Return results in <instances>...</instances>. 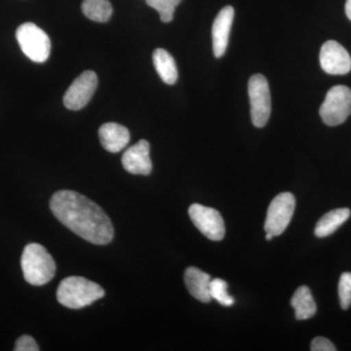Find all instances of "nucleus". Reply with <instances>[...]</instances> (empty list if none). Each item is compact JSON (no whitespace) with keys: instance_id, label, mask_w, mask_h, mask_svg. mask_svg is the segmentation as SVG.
I'll return each mask as SVG.
<instances>
[{"instance_id":"obj_24","label":"nucleus","mask_w":351,"mask_h":351,"mask_svg":"<svg viewBox=\"0 0 351 351\" xmlns=\"http://www.w3.org/2000/svg\"><path fill=\"white\" fill-rule=\"evenodd\" d=\"M346 14L348 19L351 21V0H346Z\"/></svg>"},{"instance_id":"obj_18","label":"nucleus","mask_w":351,"mask_h":351,"mask_svg":"<svg viewBox=\"0 0 351 351\" xmlns=\"http://www.w3.org/2000/svg\"><path fill=\"white\" fill-rule=\"evenodd\" d=\"M82 12L88 19L106 23L112 17V6L108 0H83Z\"/></svg>"},{"instance_id":"obj_5","label":"nucleus","mask_w":351,"mask_h":351,"mask_svg":"<svg viewBox=\"0 0 351 351\" xmlns=\"http://www.w3.org/2000/svg\"><path fill=\"white\" fill-rule=\"evenodd\" d=\"M320 117L328 126L343 123L351 113V89L345 85H337L328 91L321 105Z\"/></svg>"},{"instance_id":"obj_12","label":"nucleus","mask_w":351,"mask_h":351,"mask_svg":"<svg viewBox=\"0 0 351 351\" xmlns=\"http://www.w3.org/2000/svg\"><path fill=\"white\" fill-rule=\"evenodd\" d=\"M233 19H234V9L232 6H226L219 11L214 21L213 27H212V39H213V52L216 58L223 57L228 49Z\"/></svg>"},{"instance_id":"obj_21","label":"nucleus","mask_w":351,"mask_h":351,"mask_svg":"<svg viewBox=\"0 0 351 351\" xmlns=\"http://www.w3.org/2000/svg\"><path fill=\"white\" fill-rule=\"evenodd\" d=\"M339 297L343 309L351 306V272H343L339 278Z\"/></svg>"},{"instance_id":"obj_20","label":"nucleus","mask_w":351,"mask_h":351,"mask_svg":"<svg viewBox=\"0 0 351 351\" xmlns=\"http://www.w3.org/2000/svg\"><path fill=\"white\" fill-rule=\"evenodd\" d=\"M181 2L182 0H147V5L156 9L163 23H170L173 20L176 7Z\"/></svg>"},{"instance_id":"obj_14","label":"nucleus","mask_w":351,"mask_h":351,"mask_svg":"<svg viewBox=\"0 0 351 351\" xmlns=\"http://www.w3.org/2000/svg\"><path fill=\"white\" fill-rule=\"evenodd\" d=\"M211 276L197 267H191L184 272V283L189 292L193 297L202 302H209L212 298L210 295Z\"/></svg>"},{"instance_id":"obj_2","label":"nucleus","mask_w":351,"mask_h":351,"mask_svg":"<svg viewBox=\"0 0 351 351\" xmlns=\"http://www.w3.org/2000/svg\"><path fill=\"white\" fill-rule=\"evenodd\" d=\"M105 295V290L99 284L82 276L64 278L57 290L58 302L71 309L90 306Z\"/></svg>"},{"instance_id":"obj_13","label":"nucleus","mask_w":351,"mask_h":351,"mask_svg":"<svg viewBox=\"0 0 351 351\" xmlns=\"http://www.w3.org/2000/svg\"><path fill=\"white\" fill-rule=\"evenodd\" d=\"M99 138L106 151L117 154L121 152L130 142V132L125 126L110 122L100 127Z\"/></svg>"},{"instance_id":"obj_16","label":"nucleus","mask_w":351,"mask_h":351,"mask_svg":"<svg viewBox=\"0 0 351 351\" xmlns=\"http://www.w3.org/2000/svg\"><path fill=\"white\" fill-rule=\"evenodd\" d=\"M154 68H156L157 73L160 76L161 80L166 84L173 85L178 80V69L174 58L168 51L158 48L154 52Z\"/></svg>"},{"instance_id":"obj_1","label":"nucleus","mask_w":351,"mask_h":351,"mask_svg":"<svg viewBox=\"0 0 351 351\" xmlns=\"http://www.w3.org/2000/svg\"><path fill=\"white\" fill-rule=\"evenodd\" d=\"M52 213L64 226L90 243H110L114 235L112 221L93 201L73 191H57L50 201Z\"/></svg>"},{"instance_id":"obj_22","label":"nucleus","mask_w":351,"mask_h":351,"mask_svg":"<svg viewBox=\"0 0 351 351\" xmlns=\"http://www.w3.org/2000/svg\"><path fill=\"white\" fill-rule=\"evenodd\" d=\"M16 351H38L39 348L36 341L31 336L20 337L18 341H16L15 348Z\"/></svg>"},{"instance_id":"obj_8","label":"nucleus","mask_w":351,"mask_h":351,"mask_svg":"<svg viewBox=\"0 0 351 351\" xmlns=\"http://www.w3.org/2000/svg\"><path fill=\"white\" fill-rule=\"evenodd\" d=\"M189 214L193 225L208 239L219 241L225 237V221L216 209L195 203L189 207Z\"/></svg>"},{"instance_id":"obj_7","label":"nucleus","mask_w":351,"mask_h":351,"mask_svg":"<svg viewBox=\"0 0 351 351\" xmlns=\"http://www.w3.org/2000/svg\"><path fill=\"white\" fill-rule=\"evenodd\" d=\"M295 207V199L292 193H282L274 198L267 210L265 232L270 233L274 237L282 234L290 223Z\"/></svg>"},{"instance_id":"obj_23","label":"nucleus","mask_w":351,"mask_h":351,"mask_svg":"<svg viewBox=\"0 0 351 351\" xmlns=\"http://www.w3.org/2000/svg\"><path fill=\"white\" fill-rule=\"evenodd\" d=\"M311 350L313 351H336L337 348L332 341L323 337H317L311 341Z\"/></svg>"},{"instance_id":"obj_9","label":"nucleus","mask_w":351,"mask_h":351,"mask_svg":"<svg viewBox=\"0 0 351 351\" xmlns=\"http://www.w3.org/2000/svg\"><path fill=\"white\" fill-rule=\"evenodd\" d=\"M98 86V76L92 71L82 73L66 90L64 96V107L80 110L87 106Z\"/></svg>"},{"instance_id":"obj_10","label":"nucleus","mask_w":351,"mask_h":351,"mask_svg":"<svg viewBox=\"0 0 351 351\" xmlns=\"http://www.w3.org/2000/svg\"><path fill=\"white\" fill-rule=\"evenodd\" d=\"M321 68L332 75H343L351 71V57L343 45L335 40H328L321 47Z\"/></svg>"},{"instance_id":"obj_11","label":"nucleus","mask_w":351,"mask_h":351,"mask_svg":"<svg viewBox=\"0 0 351 351\" xmlns=\"http://www.w3.org/2000/svg\"><path fill=\"white\" fill-rule=\"evenodd\" d=\"M122 165L127 172L133 175L151 174L152 163L149 157V144L147 141H138L129 147L122 156Z\"/></svg>"},{"instance_id":"obj_3","label":"nucleus","mask_w":351,"mask_h":351,"mask_svg":"<svg viewBox=\"0 0 351 351\" xmlns=\"http://www.w3.org/2000/svg\"><path fill=\"white\" fill-rule=\"evenodd\" d=\"M21 267L25 281L34 286H43L52 280L56 272L54 258L43 245H27L21 258Z\"/></svg>"},{"instance_id":"obj_19","label":"nucleus","mask_w":351,"mask_h":351,"mask_svg":"<svg viewBox=\"0 0 351 351\" xmlns=\"http://www.w3.org/2000/svg\"><path fill=\"white\" fill-rule=\"evenodd\" d=\"M228 283L223 279H212L210 283V295L213 300L223 306H232L234 304V299L228 293Z\"/></svg>"},{"instance_id":"obj_17","label":"nucleus","mask_w":351,"mask_h":351,"mask_svg":"<svg viewBox=\"0 0 351 351\" xmlns=\"http://www.w3.org/2000/svg\"><path fill=\"white\" fill-rule=\"evenodd\" d=\"M291 306L294 308L295 318L298 320L309 319L315 315L317 311L311 289L307 286H301L297 289L291 300Z\"/></svg>"},{"instance_id":"obj_4","label":"nucleus","mask_w":351,"mask_h":351,"mask_svg":"<svg viewBox=\"0 0 351 351\" xmlns=\"http://www.w3.org/2000/svg\"><path fill=\"white\" fill-rule=\"evenodd\" d=\"M16 38L23 53L34 63H44L49 58V36L34 23H25L18 27Z\"/></svg>"},{"instance_id":"obj_25","label":"nucleus","mask_w":351,"mask_h":351,"mask_svg":"<svg viewBox=\"0 0 351 351\" xmlns=\"http://www.w3.org/2000/svg\"><path fill=\"white\" fill-rule=\"evenodd\" d=\"M265 239H267V240H271L272 239H274V237H272L271 234H270V233H267V237H265Z\"/></svg>"},{"instance_id":"obj_15","label":"nucleus","mask_w":351,"mask_h":351,"mask_svg":"<svg viewBox=\"0 0 351 351\" xmlns=\"http://www.w3.org/2000/svg\"><path fill=\"white\" fill-rule=\"evenodd\" d=\"M350 214L348 208H339L328 212L318 221L314 233L319 239L329 237L350 219Z\"/></svg>"},{"instance_id":"obj_6","label":"nucleus","mask_w":351,"mask_h":351,"mask_svg":"<svg viewBox=\"0 0 351 351\" xmlns=\"http://www.w3.org/2000/svg\"><path fill=\"white\" fill-rule=\"evenodd\" d=\"M251 104V119L254 126L263 128L267 125L271 113V96L269 82L263 75H254L248 82Z\"/></svg>"}]
</instances>
